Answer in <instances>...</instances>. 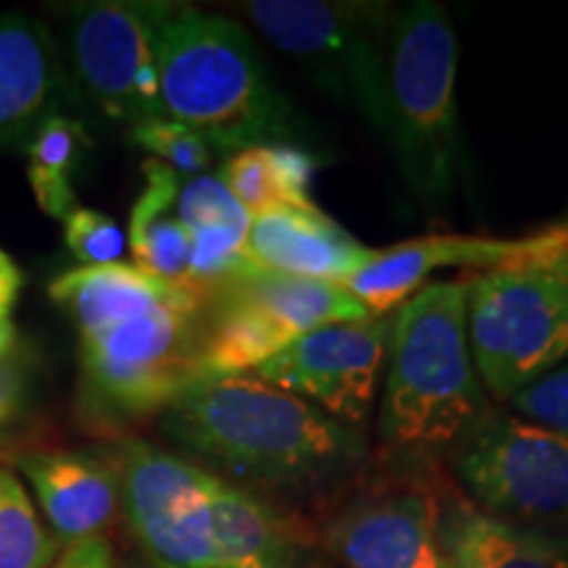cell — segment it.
I'll return each instance as SVG.
<instances>
[{
    "instance_id": "obj_29",
    "label": "cell",
    "mask_w": 568,
    "mask_h": 568,
    "mask_svg": "<svg viewBox=\"0 0 568 568\" xmlns=\"http://www.w3.org/2000/svg\"><path fill=\"white\" fill-rule=\"evenodd\" d=\"M30 400V372L19 358H0V435L21 422Z\"/></svg>"
},
{
    "instance_id": "obj_15",
    "label": "cell",
    "mask_w": 568,
    "mask_h": 568,
    "mask_svg": "<svg viewBox=\"0 0 568 568\" xmlns=\"http://www.w3.org/2000/svg\"><path fill=\"white\" fill-rule=\"evenodd\" d=\"M374 253L316 205L258 213L245 243V258L253 266L332 284H345Z\"/></svg>"
},
{
    "instance_id": "obj_26",
    "label": "cell",
    "mask_w": 568,
    "mask_h": 568,
    "mask_svg": "<svg viewBox=\"0 0 568 568\" xmlns=\"http://www.w3.org/2000/svg\"><path fill=\"white\" fill-rule=\"evenodd\" d=\"M130 138L153 161L172 169L182 180L205 174L213 163V148L209 142L190 126L174 122L169 116L148 119V122L130 126Z\"/></svg>"
},
{
    "instance_id": "obj_30",
    "label": "cell",
    "mask_w": 568,
    "mask_h": 568,
    "mask_svg": "<svg viewBox=\"0 0 568 568\" xmlns=\"http://www.w3.org/2000/svg\"><path fill=\"white\" fill-rule=\"evenodd\" d=\"M51 568H116V560H113V550L105 537H92L67 545L63 556L55 558Z\"/></svg>"
},
{
    "instance_id": "obj_24",
    "label": "cell",
    "mask_w": 568,
    "mask_h": 568,
    "mask_svg": "<svg viewBox=\"0 0 568 568\" xmlns=\"http://www.w3.org/2000/svg\"><path fill=\"white\" fill-rule=\"evenodd\" d=\"M88 145L90 140L84 134V126L77 119L63 116V113L42 124L27 145V155H30L27 174H30L32 193L48 216L63 222L77 209L71 172H74Z\"/></svg>"
},
{
    "instance_id": "obj_20",
    "label": "cell",
    "mask_w": 568,
    "mask_h": 568,
    "mask_svg": "<svg viewBox=\"0 0 568 568\" xmlns=\"http://www.w3.org/2000/svg\"><path fill=\"white\" fill-rule=\"evenodd\" d=\"M450 568H568V550L537 529L485 514L468 500L439 503Z\"/></svg>"
},
{
    "instance_id": "obj_21",
    "label": "cell",
    "mask_w": 568,
    "mask_h": 568,
    "mask_svg": "<svg viewBox=\"0 0 568 568\" xmlns=\"http://www.w3.org/2000/svg\"><path fill=\"white\" fill-rule=\"evenodd\" d=\"M182 290L190 287H174L153 280L138 266L111 264L80 266L61 274L51 284V297L71 316L80 335H92L124 318L159 308Z\"/></svg>"
},
{
    "instance_id": "obj_13",
    "label": "cell",
    "mask_w": 568,
    "mask_h": 568,
    "mask_svg": "<svg viewBox=\"0 0 568 568\" xmlns=\"http://www.w3.org/2000/svg\"><path fill=\"white\" fill-rule=\"evenodd\" d=\"M326 545L347 568H450L439 503L422 487L355 497L329 521Z\"/></svg>"
},
{
    "instance_id": "obj_9",
    "label": "cell",
    "mask_w": 568,
    "mask_h": 568,
    "mask_svg": "<svg viewBox=\"0 0 568 568\" xmlns=\"http://www.w3.org/2000/svg\"><path fill=\"white\" fill-rule=\"evenodd\" d=\"M166 3H80L69 11L71 84L111 122L166 116L161 105L159 34Z\"/></svg>"
},
{
    "instance_id": "obj_27",
    "label": "cell",
    "mask_w": 568,
    "mask_h": 568,
    "mask_svg": "<svg viewBox=\"0 0 568 568\" xmlns=\"http://www.w3.org/2000/svg\"><path fill=\"white\" fill-rule=\"evenodd\" d=\"M63 240L82 266L122 264L126 237L116 219L92 209H74L63 219Z\"/></svg>"
},
{
    "instance_id": "obj_35",
    "label": "cell",
    "mask_w": 568,
    "mask_h": 568,
    "mask_svg": "<svg viewBox=\"0 0 568 568\" xmlns=\"http://www.w3.org/2000/svg\"><path fill=\"white\" fill-rule=\"evenodd\" d=\"M558 226H564V230H566V232H568V219H566V222H560V224H558Z\"/></svg>"
},
{
    "instance_id": "obj_7",
    "label": "cell",
    "mask_w": 568,
    "mask_h": 568,
    "mask_svg": "<svg viewBox=\"0 0 568 568\" xmlns=\"http://www.w3.org/2000/svg\"><path fill=\"white\" fill-rule=\"evenodd\" d=\"M468 345L489 400L508 403L568 361V276L552 264L466 282Z\"/></svg>"
},
{
    "instance_id": "obj_31",
    "label": "cell",
    "mask_w": 568,
    "mask_h": 568,
    "mask_svg": "<svg viewBox=\"0 0 568 568\" xmlns=\"http://www.w3.org/2000/svg\"><path fill=\"white\" fill-rule=\"evenodd\" d=\"M21 284H24V274L19 272L9 253L0 251V318H9L11 308L19 301Z\"/></svg>"
},
{
    "instance_id": "obj_6",
    "label": "cell",
    "mask_w": 568,
    "mask_h": 568,
    "mask_svg": "<svg viewBox=\"0 0 568 568\" xmlns=\"http://www.w3.org/2000/svg\"><path fill=\"white\" fill-rule=\"evenodd\" d=\"M243 13L318 90L389 140L385 11L326 0H253ZM389 19V13H387Z\"/></svg>"
},
{
    "instance_id": "obj_2",
    "label": "cell",
    "mask_w": 568,
    "mask_h": 568,
    "mask_svg": "<svg viewBox=\"0 0 568 568\" xmlns=\"http://www.w3.org/2000/svg\"><path fill=\"white\" fill-rule=\"evenodd\" d=\"M163 113L213 151L303 148L305 126L282 95L251 34L224 13L166 3L159 34Z\"/></svg>"
},
{
    "instance_id": "obj_4",
    "label": "cell",
    "mask_w": 568,
    "mask_h": 568,
    "mask_svg": "<svg viewBox=\"0 0 568 568\" xmlns=\"http://www.w3.org/2000/svg\"><path fill=\"white\" fill-rule=\"evenodd\" d=\"M385 42L387 148L416 201L429 211H443L466 174L456 27L439 3L414 0L389 11Z\"/></svg>"
},
{
    "instance_id": "obj_1",
    "label": "cell",
    "mask_w": 568,
    "mask_h": 568,
    "mask_svg": "<svg viewBox=\"0 0 568 568\" xmlns=\"http://www.w3.org/2000/svg\"><path fill=\"white\" fill-rule=\"evenodd\" d=\"M159 429L190 464L266 500L324 493L368 464L364 432L255 372L193 382L161 410Z\"/></svg>"
},
{
    "instance_id": "obj_25",
    "label": "cell",
    "mask_w": 568,
    "mask_h": 568,
    "mask_svg": "<svg viewBox=\"0 0 568 568\" xmlns=\"http://www.w3.org/2000/svg\"><path fill=\"white\" fill-rule=\"evenodd\" d=\"M59 539L42 527L30 495L0 468V568H51Z\"/></svg>"
},
{
    "instance_id": "obj_23",
    "label": "cell",
    "mask_w": 568,
    "mask_h": 568,
    "mask_svg": "<svg viewBox=\"0 0 568 568\" xmlns=\"http://www.w3.org/2000/svg\"><path fill=\"white\" fill-rule=\"evenodd\" d=\"M316 169V155L305 148L258 145L232 153L219 176L234 201L258 216L284 205H314L311 184Z\"/></svg>"
},
{
    "instance_id": "obj_16",
    "label": "cell",
    "mask_w": 568,
    "mask_h": 568,
    "mask_svg": "<svg viewBox=\"0 0 568 568\" xmlns=\"http://www.w3.org/2000/svg\"><path fill=\"white\" fill-rule=\"evenodd\" d=\"M17 466L63 545L103 537L122 506L111 453L38 450L19 456Z\"/></svg>"
},
{
    "instance_id": "obj_22",
    "label": "cell",
    "mask_w": 568,
    "mask_h": 568,
    "mask_svg": "<svg viewBox=\"0 0 568 568\" xmlns=\"http://www.w3.org/2000/svg\"><path fill=\"white\" fill-rule=\"evenodd\" d=\"M142 172L145 190L130 216L132 266L159 282L190 287V234L176 216L182 176L153 159L142 163Z\"/></svg>"
},
{
    "instance_id": "obj_28",
    "label": "cell",
    "mask_w": 568,
    "mask_h": 568,
    "mask_svg": "<svg viewBox=\"0 0 568 568\" xmlns=\"http://www.w3.org/2000/svg\"><path fill=\"white\" fill-rule=\"evenodd\" d=\"M516 416L568 437V361L510 397Z\"/></svg>"
},
{
    "instance_id": "obj_12",
    "label": "cell",
    "mask_w": 568,
    "mask_h": 568,
    "mask_svg": "<svg viewBox=\"0 0 568 568\" xmlns=\"http://www.w3.org/2000/svg\"><path fill=\"white\" fill-rule=\"evenodd\" d=\"M568 247L564 226H550L529 237H481V234H426L406 240L385 251H376L343 287L366 305L372 316H389L408 297L426 287L432 274L445 268H495L550 264Z\"/></svg>"
},
{
    "instance_id": "obj_19",
    "label": "cell",
    "mask_w": 568,
    "mask_h": 568,
    "mask_svg": "<svg viewBox=\"0 0 568 568\" xmlns=\"http://www.w3.org/2000/svg\"><path fill=\"white\" fill-rule=\"evenodd\" d=\"M216 293H226L261 311L293 339L329 324L372 318L366 305L343 284L266 272L251 261H245Z\"/></svg>"
},
{
    "instance_id": "obj_10",
    "label": "cell",
    "mask_w": 568,
    "mask_h": 568,
    "mask_svg": "<svg viewBox=\"0 0 568 568\" xmlns=\"http://www.w3.org/2000/svg\"><path fill=\"white\" fill-rule=\"evenodd\" d=\"M122 510L151 568H216L209 474L145 439L111 450Z\"/></svg>"
},
{
    "instance_id": "obj_11",
    "label": "cell",
    "mask_w": 568,
    "mask_h": 568,
    "mask_svg": "<svg viewBox=\"0 0 568 568\" xmlns=\"http://www.w3.org/2000/svg\"><path fill=\"white\" fill-rule=\"evenodd\" d=\"M389 322L393 314L305 332L255 374L322 408L335 422L364 432L385 374Z\"/></svg>"
},
{
    "instance_id": "obj_5",
    "label": "cell",
    "mask_w": 568,
    "mask_h": 568,
    "mask_svg": "<svg viewBox=\"0 0 568 568\" xmlns=\"http://www.w3.org/2000/svg\"><path fill=\"white\" fill-rule=\"evenodd\" d=\"M209 301L195 290L148 314L80 335L82 408L92 424L122 429L161 414L201 379L197 353Z\"/></svg>"
},
{
    "instance_id": "obj_3",
    "label": "cell",
    "mask_w": 568,
    "mask_h": 568,
    "mask_svg": "<svg viewBox=\"0 0 568 568\" xmlns=\"http://www.w3.org/2000/svg\"><path fill=\"white\" fill-rule=\"evenodd\" d=\"M376 429L408 458L447 453L489 408L468 345L466 282H432L393 314Z\"/></svg>"
},
{
    "instance_id": "obj_8",
    "label": "cell",
    "mask_w": 568,
    "mask_h": 568,
    "mask_svg": "<svg viewBox=\"0 0 568 568\" xmlns=\"http://www.w3.org/2000/svg\"><path fill=\"white\" fill-rule=\"evenodd\" d=\"M447 456L485 514L537 531L568 524V437L489 406Z\"/></svg>"
},
{
    "instance_id": "obj_14",
    "label": "cell",
    "mask_w": 568,
    "mask_h": 568,
    "mask_svg": "<svg viewBox=\"0 0 568 568\" xmlns=\"http://www.w3.org/2000/svg\"><path fill=\"white\" fill-rule=\"evenodd\" d=\"M59 48L27 13L0 17V148H24L69 92Z\"/></svg>"
},
{
    "instance_id": "obj_32",
    "label": "cell",
    "mask_w": 568,
    "mask_h": 568,
    "mask_svg": "<svg viewBox=\"0 0 568 568\" xmlns=\"http://www.w3.org/2000/svg\"><path fill=\"white\" fill-rule=\"evenodd\" d=\"M17 347V326L11 318H0V358H6Z\"/></svg>"
},
{
    "instance_id": "obj_18",
    "label": "cell",
    "mask_w": 568,
    "mask_h": 568,
    "mask_svg": "<svg viewBox=\"0 0 568 568\" xmlns=\"http://www.w3.org/2000/svg\"><path fill=\"white\" fill-rule=\"evenodd\" d=\"M176 216L190 234V287L209 301L247 261L253 216L234 201L219 174L182 180Z\"/></svg>"
},
{
    "instance_id": "obj_34",
    "label": "cell",
    "mask_w": 568,
    "mask_h": 568,
    "mask_svg": "<svg viewBox=\"0 0 568 568\" xmlns=\"http://www.w3.org/2000/svg\"><path fill=\"white\" fill-rule=\"evenodd\" d=\"M124 568H148V566H142V564H130V566H124Z\"/></svg>"
},
{
    "instance_id": "obj_33",
    "label": "cell",
    "mask_w": 568,
    "mask_h": 568,
    "mask_svg": "<svg viewBox=\"0 0 568 568\" xmlns=\"http://www.w3.org/2000/svg\"><path fill=\"white\" fill-rule=\"evenodd\" d=\"M550 264H552V266H556L560 274H566V276H568V247H566V251H564V253H560V255H558V258H556V261H550Z\"/></svg>"
},
{
    "instance_id": "obj_17",
    "label": "cell",
    "mask_w": 568,
    "mask_h": 568,
    "mask_svg": "<svg viewBox=\"0 0 568 568\" xmlns=\"http://www.w3.org/2000/svg\"><path fill=\"white\" fill-rule=\"evenodd\" d=\"M209 495L216 531V568H308L305 539L272 500L213 474H209Z\"/></svg>"
}]
</instances>
